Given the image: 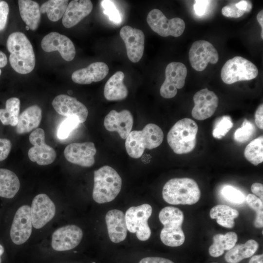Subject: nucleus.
I'll list each match as a JSON object with an SVG mask.
<instances>
[{
  "instance_id": "nucleus-1",
  "label": "nucleus",
  "mask_w": 263,
  "mask_h": 263,
  "mask_svg": "<svg viewBox=\"0 0 263 263\" xmlns=\"http://www.w3.org/2000/svg\"><path fill=\"white\" fill-rule=\"evenodd\" d=\"M6 44L12 68L20 74L31 72L35 66L36 58L32 45L25 35L19 32L11 34Z\"/></svg>"
},
{
  "instance_id": "nucleus-2",
  "label": "nucleus",
  "mask_w": 263,
  "mask_h": 263,
  "mask_svg": "<svg viewBox=\"0 0 263 263\" xmlns=\"http://www.w3.org/2000/svg\"><path fill=\"white\" fill-rule=\"evenodd\" d=\"M200 196L197 183L189 178L171 179L162 189L163 199L170 205H193L199 200Z\"/></svg>"
},
{
  "instance_id": "nucleus-3",
  "label": "nucleus",
  "mask_w": 263,
  "mask_h": 263,
  "mask_svg": "<svg viewBox=\"0 0 263 263\" xmlns=\"http://www.w3.org/2000/svg\"><path fill=\"white\" fill-rule=\"evenodd\" d=\"M163 138L162 129L155 124L149 123L141 131H131L126 139V150L130 156L139 158L146 149L151 150L159 146Z\"/></svg>"
},
{
  "instance_id": "nucleus-4",
  "label": "nucleus",
  "mask_w": 263,
  "mask_h": 263,
  "mask_svg": "<svg viewBox=\"0 0 263 263\" xmlns=\"http://www.w3.org/2000/svg\"><path fill=\"white\" fill-rule=\"evenodd\" d=\"M92 196L98 204L113 200L119 193L122 179L117 171L109 166H104L94 171Z\"/></svg>"
},
{
  "instance_id": "nucleus-5",
  "label": "nucleus",
  "mask_w": 263,
  "mask_h": 263,
  "mask_svg": "<svg viewBox=\"0 0 263 263\" xmlns=\"http://www.w3.org/2000/svg\"><path fill=\"white\" fill-rule=\"evenodd\" d=\"M198 127L191 119H182L171 127L167 134L168 143L176 154L192 151L195 147Z\"/></svg>"
},
{
  "instance_id": "nucleus-6",
  "label": "nucleus",
  "mask_w": 263,
  "mask_h": 263,
  "mask_svg": "<svg viewBox=\"0 0 263 263\" xmlns=\"http://www.w3.org/2000/svg\"><path fill=\"white\" fill-rule=\"evenodd\" d=\"M159 219L164 225L160 239L165 245L176 247L182 245L185 237L182 229L184 216L183 212L173 207H166L159 213Z\"/></svg>"
},
{
  "instance_id": "nucleus-7",
  "label": "nucleus",
  "mask_w": 263,
  "mask_h": 263,
  "mask_svg": "<svg viewBox=\"0 0 263 263\" xmlns=\"http://www.w3.org/2000/svg\"><path fill=\"white\" fill-rule=\"evenodd\" d=\"M258 75L257 67L250 61L240 56L228 59L221 72L222 81L227 84L238 81L250 80Z\"/></svg>"
},
{
  "instance_id": "nucleus-8",
  "label": "nucleus",
  "mask_w": 263,
  "mask_h": 263,
  "mask_svg": "<svg viewBox=\"0 0 263 263\" xmlns=\"http://www.w3.org/2000/svg\"><path fill=\"white\" fill-rule=\"evenodd\" d=\"M152 207L148 204L130 207L125 213L127 229L131 233H136L140 241L148 240L151 235V230L148 220L152 213Z\"/></svg>"
},
{
  "instance_id": "nucleus-9",
  "label": "nucleus",
  "mask_w": 263,
  "mask_h": 263,
  "mask_svg": "<svg viewBox=\"0 0 263 263\" xmlns=\"http://www.w3.org/2000/svg\"><path fill=\"white\" fill-rule=\"evenodd\" d=\"M147 21L154 32L163 37L169 36L178 37L185 29V23L182 19L173 18L168 19L158 9H153L149 13Z\"/></svg>"
},
{
  "instance_id": "nucleus-10",
  "label": "nucleus",
  "mask_w": 263,
  "mask_h": 263,
  "mask_svg": "<svg viewBox=\"0 0 263 263\" xmlns=\"http://www.w3.org/2000/svg\"><path fill=\"white\" fill-rule=\"evenodd\" d=\"M33 146L28 150L29 159L40 166H46L52 163L56 158L55 150L45 142V132L41 128L33 131L29 137Z\"/></svg>"
},
{
  "instance_id": "nucleus-11",
  "label": "nucleus",
  "mask_w": 263,
  "mask_h": 263,
  "mask_svg": "<svg viewBox=\"0 0 263 263\" xmlns=\"http://www.w3.org/2000/svg\"><path fill=\"white\" fill-rule=\"evenodd\" d=\"M187 75V69L182 63L172 62L165 69V80L160 89L161 95L165 98H171L177 93V89L183 88Z\"/></svg>"
},
{
  "instance_id": "nucleus-12",
  "label": "nucleus",
  "mask_w": 263,
  "mask_h": 263,
  "mask_svg": "<svg viewBox=\"0 0 263 263\" xmlns=\"http://www.w3.org/2000/svg\"><path fill=\"white\" fill-rule=\"evenodd\" d=\"M189 60L197 71L204 70L208 63L216 64L219 60L217 51L209 42L200 40L194 42L189 51Z\"/></svg>"
},
{
  "instance_id": "nucleus-13",
  "label": "nucleus",
  "mask_w": 263,
  "mask_h": 263,
  "mask_svg": "<svg viewBox=\"0 0 263 263\" xmlns=\"http://www.w3.org/2000/svg\"><path fill=\"white\" fill-rule=\"evenodd\" d=\"M32 226L30 207L21 206L15 213L10 228V235L13 243L20 245L26 242L31 236Z\"/></svg>"
},
{
  "instance_id": "nucleus-14",
  "label": "nucleus",
  "mask_w": 263,
  "mask_h": 263,
  "mask_svg": "<svg viewBox=\"0 0 263 263\" xmlns=\"http://www.w3.org/2000/svg\"><path fill=\"white\" fill-rule=\"evenodd\" d=\"M30 211L33 226L40 229L54 218L56 209L55 204L48 196L41 193L33 199Z\"/></svg>"
},
{
  "instance_id": "nucleus-15",
  "label": "nucleus",
  "mask_w": 263,
  "mask_h": 263,
  "mask_svg": "<svg viewBox=\"0 0 263 263\" xmlns=\"http://www.w3.org/2000/svg\"><path fill=\"white\" fill-rule=\"evenodd\" d=\"M82 237V230L78 226L74 225L64 226L53 232L52 247L58 251L69 250L79 244Z\"/></svg>"
},
{
  "instance_id": "nucleus-16",
  "label": "nucleus",
  "mask_w": 263,
  "mask_h": 263,
  "mask_svg": "<svg viewBox=\"0 0 263 263\" xmlns=\"http://www.w3.org/2000/svg\"><path fill=\"white\" fill-rule=\"evenodd\" d=\"M96 152L94 143L85 142L70 144L65 148L64 155L66 160L71 163L83 167H90L94 164Z\"/></svg>"
},
{
  "instance_id": "nucleus-17",
  "label": "nucleus",
  "mask_w": 263,
  "mask_h": 263,
  "mask_svg": "<svg viewBox=\"0 0 263 263\" xmlns=\"http://www.w3.org/2000/svg\"><path fill=\"white\" fill-rule=\"evenodd\" d=\"M194 106L191 111L192 116L195 119L203 120L211 117L218 106V97L212 91L207 88L202 89L193 96Z\"/></svg>"
},
{
  "instance_id": "nucleus-18",
  "label": "nucleus",
  "mask_w": 263,
  "mask_h": 263,
  "mask_svg": "<svg viewBox=\"0 0 263 263\" xmlns=\"http://www.w3.org/2000/svg\"><path fill=\"white\" fill-rule=\"evenodd\" d=\"M42 49L46 52L58 51L66 61L72 60L75 55V49L72 40L67 36L53 32L46 35L41 42Z\"/></svg>"
},
{
  "instance_id": "nucleus-19",
  "label": "nucleus",
  "mask_w": 263,
  "mask_h": 263,
  "mask_svg": "<svg viewBox=\"0 0 263 263\" xmlns=\"http://www.w3.org/2000/svg\"><path fill=\"white\" fill-rule=\"evenodd\" d=\"M120 36L125 43L130 60L134 63L138 62L144 50L145 36L143 31L126 25L121 29Z\"/></svg>"
},
{
  "instance_id": "nucleus-20",
  "label": "nucleus",
  "mask_w": 263,
  "mask_h": 263,
  "mask_svg": "<svg viewBox=\"0 0 263 263\" xmlns=\"http://www.w3.org/2000/svg\"><path fill=\"white\" fill-rule=\"evenodd\" d=\"M52 106L59 114L67 117L77 116L81 123L84 122L88 115L86 107L75 97L66 94L56 96L53 100Z\"/></svg>"
},
{
  "instance_id": "nucleus-21",
  "label": "nucleus",
  "mask_w": 263,
  "mask_h": 263,
  "mask_svg": "<svg viewBox=\"0 0 263 263\" xmlns=\"http://www.w3.org/2000/svg\"><path fill=\"white\" fill-rule=\"evenodd\" d=\"M133 123V116L129 110H112L105 117L104 125L107 131L117 132L122 139H126L132 131Z\"/></svg>"
},
{
  "instance_id": "nucleus-22",
  "label": "nucleus",
  "mask_w": 263,
  "mask_h": 263,
  "mask_svg": "<svg viewBox=\"0 0 263 263\" xmlns=\"http://www.w3.org/2000/svg\"><path fill=\"white\" fill-rule=\"evenodd\" d=\"M105 221L111 241L114 243L124 241L128 230L125 214L118 209L110 210L106 214Z\"/></svg>"
},
{
  "instance_id": "nucleus-23",
  "label": "nucleus",
  "mask_w": 263,
  "mask_h": 263,
  "mask_svg": "<svg viewBox=\"0 0 263 263\" xmlns=\"http://www.w3.org/2000/svg\"><path fill=\"white\" fill-rule=\"evenodd\" d=\"M109 73L107 65L97 61L90 64L86 68L78 69L73 73L72 79L75 83L90 84L104 79Z\"/></svg>"
},
{
  "instance_id": "nucleus-24",
  "label": "nucleus",
  "mask_w": 263,
  "mask_h": 263,
  "mask_svg": "<svg viewBox=\"0 0 263 263\" xmlns=\"http://www.w3.org/2000/svg\"><path fill=\"white\" fill-rule=\"evenodd\" d=\"M93 5L90 0H74L69 3L62 17V24L67 28H70L92 12Z\"/></svg>"
},
{
  "instance_id": "nucleus-25",
  "label": "nucleus",
  "mask_w": 263,
  "mask_h": 263,
  "mask_svg": "<svg viewBox=\"0 0 263 263\" xmlns=\"http://www.w3.org/2000/svg\"><path fill=\"white\" fill-rule=\"evenodd\" d=\"M42 118V110L38 105H34L26 109L20 115L16 125V132L22 134L36 129Z\"/></svg>"
},
{
  "instance_id": "nucleus-26",
  "label": "nucleus",
  "mask_w": 263,
  "mask_h": 263,
  "mask_svg": "<svg viewBox=\"0 0 263 263\" xmlns=\"http://www.w3.org/2000/svg\"><path fill=\"white\" fill-rule=\"evenodd\" d=\"M124 77L122 71H117L107 80L104 89V95L107 100H121L127 97L128 91L123 83Z\"/></svg>"
},
{
  "instance_id": "nucleus-27",
  "label": "nucleus",
  "mask_w": 263,
  "mask_h": 263,
  "mask_svg": "<svg viewBox=\"0 0 263 263\" xmlns=\"http://www.w3.org/2000/svg\"><path fill=\"white\" fill-rule=\"evenodd\" d=\"M18 4L22 19L30 29L36 30L39 24L41 18L38 4L31 0H19Z\"/></svg>"
},
{
  "instance_id": "nucleus-28",
  "label": "nucleus",
  "mask_w": 263,
  "mask_h": 263,
  "mask_svg": "<svg viewBox=\"0 0 263 263\" xmlns=\"http://www.w3.org/2000/svg\"><path fill=\"white\" fill-rule=\"evenodd\" d=\"M19 188L20 182L17 175L10 170L0 168V197L12 198Z\"/></svg>"
},
{
  "instance_id": "nucleus-29",
  "label": "nucleus",
  "mask_w": 263,
  "mask_h": 263,
  "mask_svg": "<svg viewBox=\"0 0 263 263\" xmlns=\"http://www.w3.org/2000/svg\"><path fill=\"white\" fill-rule=\"evenodd\" d=\"M259 244L254 240H249L244 244L235 245L226 253L225 259L228 263H239L249 258L257 251Z\"/></svg>"
},
{
  "instance_id": "nucleus-30",
  "label": "nucleus",
  "mask_w": 263,
  "mask_h": 263,
  "mask_svg": "<svg viewBox=\"0 0 263 263\" xmlns=\"http://www.w3.org/2000/svg\"><path fill=\"white\" fill-rule=\"evenodd\" d=\"M213 243L209 248V253L213 257H218L233 248L238 240L237 234L234 232H228L225 235L215 234L213 238Z\"/></svg>"
},
{
  "instance_id": "nucleus-31",
  "label": "nucleus",
  "mask_w": 263,
  "mask_h": 263,
  "mask_svg": "<svg viewBox=\"0 0 263 263\" xmlns=\"http://www.w3.org/2000/svg\"><path fill=\"white\" fill-rule=\"evenodd\" d=\"M239 214L237 210L225 205H216L210 209L209 212L211 219H216L219 225L229 228L234 226V219L238 217Z\"/></svg>"
},
{
  "instance_id": "nucleus-32",
  "label": "nucleus",
  "mask_w": 263,
  "mask_h": 263,
  "mask_svg": "<svg viewBox=\"0 0 263 263\" xmlns=\"http://www.w3.org/2000/svg\"><path fill=\"white\" fill-rule=\"evenodd\" d=\"M20 104V100L17 97H11L6 100L5 109H0V120L3 125L16 126Z\"/></svg>"
},
{
  "instance_id": "nucleus-33",
  "label": "nucleus",
  "mask_w": 263,
  "mask_h": 263,
  "mask_svg": "<svg viewBox=\"0 0 263 263\" xmlns=\"http://www.w3.org/2000/svg\"><path fill=\"white\" fill-rule=\"evenodd\" d=\"M68 4L67 0H50L40 7L42 14L46 13L52 21H57L63 17Z\"/></svg>"
},
{
  "instance_id": "nucleus-34",
  "label": "nucleus",
  "mask_w": 263,
  "mask_h": 263,
  "mask_svg": "<svg viewBox=\"0 0 263 263\" xmlns=\"http://www.w3.org/2000/svg\"><path fill=\"white\" fill-rule=\"evenodd\" d=\"M244 155L246 160L255 166L263 161V136L252 140L245 147Z\"/></svg>"
},
{
  "instance_id": "nucleus-35",
  "label": "nucleus",
  "mask_w": 263,
  "mask_h": 263,
  "mask_svg": "<svg viewBox=\"0 0 263 263\" xmlns=\"http://www.w3.org/2000/svg\"><path fill=\"white\" fill-rule=\"evenodd\" d=\"M255 131L254 125L246 119H244L241 127L235 131L234 139L237 142L244 143L254 135Z\"/></svg>"
},
{
  "instance_id": "nucleus-36",
  "label": "nucleus",
  "mask_w": 263,
  "mask_h": 263,
  "mask_svg": "<svg viewBox=\"0 0 263 263\" xmlns=\"http://www.w3.org/2000/svg\"><path fill=\"white\" fill-rule=\"evenodd\" d=\"M233 126V123L231 117L228 115L223 116L216 120L212 131V135L215 138L221 139L227 134Z\"/></svg>"
},
{
  "instance_id": "nucleus-37",
  "label": "nucleus",
  "mask_w": 263,
  "mask_h": 263,
  "mask_svg": "<svg viewBox=\"0 0 263 263\" xmlns=\"http://www.w3.org/2000/svg\"><path fill=\"white\" fill-rule=\"evenodd\" d=\"M81 123L77 116H72L67 117L60 124L57 130V136L60 140L66 139L71 132L77 128Z\"/></svg>"
},
{
  "instance_id": "nucleus-38",
  "label": "nucleus",
  "mask_w": 263,
  "mask_h": 263,
  "mask_svg": "<svg viewBox=\"0 0 263 263\" xmlns=\"http://www.w3.org/2000/svg\"><path fill=\"white\" fill-rule=\"evenodd\" d=\"M221 194L224 198L231 203L240 205L244 203L245 197L244 193L230 185H225L221 189Z\"/></svg>"
},
{
  "instance_id": "nucleus-39",
  "label": "nucleus",
  "mask_w": 263,
  "mask_h": 263,
  "mask_svg": "<svg viewBox=\"0 0 263 263\" xmlns=\"http://www.w3.org/2000/svg\"><path fill=\"white\" fill-rule=\"evenodd\" d=\"M101 4L104 10V13L107 15L110 20L119 23L121 18L119 11L112 0H101Z\"/></svg>"
},
{
  "instance_id": "nucleus-40",
  "label": "nucleus",
  "mask_w": 263,
  "mask_h": 263,
  "mask_svg": "<svg viewBox=\"0 0 263 263\" xmlns=\"http://www.w3.org/2000/svg\"><path fill=\"white\" fill-rule=\"evenodd\" d=\"M245 12L239 10L235 3H231L225 6L222 9L223 15L228 18H238L243 16Z\"/></svg>"
},
{
  "instance_id": "nucleus-41",
  "label": "nucleus",
  "mask_w": 263,
  "mask_h": 263,
  "mask_svg": "<svg viewBox=\"0 0 263 263\" xmlns=\"http://www.w3.org/2000/svg\"><path fill=\"white\" fill-rule=\"evenodd\" d=\"M245 201L249 207L256 212L263 210V201L255 195L248 194L245 198Z\"/></svg>"
},
{
  "instance_id": "nucleus-42",
  "label": "nucleus",
  "mask_w": 263,
  "mask_h": 263,
  "mask_svg": "<svg viewBox=\"0 0 263 263\" xmlns=\"http://www.w3.org/2000/svg\"><path fill=\"white\" fill-rule=\"evenodd\" d=\"M12 148L10 140L6 138H0V162L6 159Z\"/></svg>"
},
{
  "instance_id": "nucleus-43",
  "label": "nucleus",
  "mask_w": 263,
  "mask_h": 263,
  "mask_svg": "<svg viewBox=\"0 0 263 263\" xmlns=\"http://www.w3.org/2000/svg\"><path fill=\"white\" fill-rule=\"evenodd\" d=\"M9 11L8 3L4 1H0V31L5 27Z\"/></svg>"
},
{
  "instance_id": "nucleus-44",
  "label": "nucleus",
  "mask_w": 263,
  "mask_h": 263,
  "mask_svg": "<svg viewBox=\"0 0 263 263\" xmlns=\"http://www.w3.org/2000/svg\"><path fill=\"white\" fill-rule=\"evenodd\" d=\"M210 2L209 0H195L194 4L195 14L198 16L204 15Z\"/></svg>"
},
{
  "instance_id": "nucleus-45",
  "label": "nucleus",
  "mask_w": 263,
  "mask_h": 263,
  "mask_svg": "<svg viewBox=\"0 0 263 263\" xmlns=\"http://www.w3.org/2000/svg\"><path fill=\"white\" fill-rule=\"evenodd\" d=\"M139 263H174L172 261L162 257H148L142 259Z\"/></svg>"
},
{
  "instance_id": "nucleus-46",
  "label": "nucleus",
  "mask_w": 263,
  "mask_h": 263,
  "mask_svg": "<svg viewBox=\"0 0 263 263\" xmlns=\"http://www.w3.org/2000/svg\"><path fill=\"white\" fill-rule=\"evenodd\" d=\"M255 122L257 127L261 130L263 129V105L261 104L257 109L255 114Z\"/></svg>"
},
{
  "instance_id": "nucleus-47",
  "label": "nucleus",
  "mask_w": 263,
  "mask_h": 263,
  "mask_svg": "<svg viewBox=\"0 0 263 263\" xmlns=\"http://www.w3.org/2000/svg\"><path fill=\"white\" fill-rule=\"evenodd\" d=\"M236 6L240 10L245 12H249L252 9V3L248 0H241L235 3Z\"/></svg>"
},
{
  "instance_id": "nucleus-48",
  "label": "nucleus",
  "mask_w": 263,
  "mask_h": 263,
  "mask_svg": "<svg viewBox=\"0 0 263 263\" xmlns=\"http://www.w3.org/2000/svg\"><path fill=\"white\" fill-rule=\"evenodd\" d=\"M252 192L259 197L263 201V185L260 183H253L251 187Z\"/></svg>"
},
{
  "instance_id": "nucleus-49",
  "label": "nucleus",
  "mask_w": 263,
  "mask_h": 263,
  "mask_svg": "<svg viewBox=\"0 0 263 263\" xmlns=\"http://www.w3.org/2000/svg\"><path fill=\"white\" fill-rule=\"evenodd\" d=\"M254 226L257 228L263 226V210L256 212V216L254 223Z\"/></svg>"
},
{
  "instance_id": "nucleus-50",
  "label": "nucleus",
  "mask_w": 263,
  "mask_h": 263,
  "mask_svg": "<svg viewBox=\"0 0 263 263\" xmlns=\"http://www.w3.org/2000/svg\"><path fill=\"white\" fill-rule=\"evenodd\" d=\"M248 263H263V254L253 256L250 259Z\"/></svg>"
},
{
  "instance_id": "nucleus-51",
  "label": "nucleus",
  "mask_w": 263,
  "mask_h": 263,
  "mask_svg": "<svg viewBox=\"0 0 263 263\" xmlns=\"http://www.w3.org/2000/svg\"><path fill=\"white\" fill-rule=\"evenodd\" d=\"M257 19L262 27L261 37L263 38V10H261L257 16Z\"/></svg>"
},
{
  "instance_id": "nucleus-52",
  "label": "nucleus",
  "mask_w": 263,
  "mask_h": 263,
  "mask_svg": "<svg viewBox=\"0 0 263 263\" xmlns=\"http://www.w3.org/2000/svg\"><path fill=\"white\" fill-rule=\"evenodd\" d=\"M7 64V58L6 55L0 51V68L5 67Z\"/></svg>"
},
{
  "instance_id": "nucleus-53",
  "label": "nucleus",
  "mask_w": 263,
  "mask_h": 263,
  "mask_svg": "<svg viewBox=\"0 0 263 263\" xmlns=\"http://www.w3.org/2000/svg\"><path fill=\"white\" fill-rule=\"evenodd\" d=\"M4 252V248L3 246L1 244H0V263H1V257L3 255Z\"/></svg>"
},
{
  "instance_id": "nucleus-54",
  "label": "nucleus",
  "mask_w": 263,
  "mask_h": 263,
  "mask_svg": "<svg viewBox=\"0 0 263 263\" xmlns=\"http://www.w3.org/2000/svg\"><path fill=\"white\" fill-rule=\"evenodd\" d=\"M26 29L27 30H28L29 29V28L27 26H26Z\"/></svg>"
},
{
  "instance_id": "nucleus-55",
  "label": "nucleus",
  "mask_w": 263,
  "mask_h": 263,
  "mask_svg": "<svg viewBox=\"0 0 263 263\" xmlns=\"http://www.w3.org/2000/svg\"><path fill=\"white\" fill-rule=\"evenodd\" d=\"M1 70L0 69V75H1Z\"/></svg>"
},
{
  "instance_id": "nucleus-56",
  "label": "nucleus",
  "mask_w": 263,
  "mask_h": 263,
  "mask_svg": "<svg viewBox=\"0 0 263 263\" xmlns=\"http://www.w3.org/2000/svg\"></svg>"
}]
</instances>
